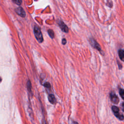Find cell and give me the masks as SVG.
<instances>
[{
	"instance_id": "obj_8",
	"label": "cell",
	"mask_w": 124,
	"mask_h": 124,
	"mask_svg": "<svg viewBox=\"0 0 124 124\" xmlns=\"http://www.w3.org/2000/svg\"><path fill=\"white\" fill-rule=\"evenodd\" d=\"M111 109H112V111L113 112V113H114V115H115V114H117V113H119V108H118V107H116V106H112V107H111Z\"/></svg>"
},
{
	"instance_id": "obj_5",
	"label": "cell",
	"mask_w": 124,
	"mask_h": 124,
	"mask_svg": "<svg viewBox=\"0 0 124 124\" xmlns=\"http://www.w3.org/2000/svg\"><path fill=\"white\" fill-rule=\"evenodd\" d=\"M110 100L114 104H118L119 102V99L118 96L114 92H111L110 94Z\"/></svg>"
},
{
	"instance_id": "obj_7",
	"label": "cell",
	"mask_w": 124,
	"mask_h": 124,
	"mask_svg": "<svg viewBox=\"0 0 124 124\" xmlns=\"http://www.w3.org/2000/svg\"><path fill=\"white\" fill-rule=\"evenodd\" d=\"M118 55L119 56L120 59L123 61H124V51L123 49H120L118 51Z\"/></svg>"
},
{
	"instance_id": "obj_12",
	"label": "cell",
	"mask_w": 124,
	"mask_h": 124,
	"mask_svg": "<svg viewBox=\"0 0 124 124\" xmlns=\"http://www.w3.org/2000/svg\"><path fill=\"white\" fill-rule=\"evenodd\" d=\"M13 1H14V2H15L16 4L20 5L22 2V0H13Z\"/></svg>"
},
{
	"instance_id": "obj_11",
	"label": "cell",
	"mask_w": 124,
	"mask_h": 124,
	"mask_svg": "<svg viewBox=\"0 0 124 124\" xmlns=\"http://www.w3.org/2000/svg\"><path fill=\"white\" fill-rule=\"evenodd\" d=\"M119 93L122 98L123 99H124V91L123 89H120L119 90Z\"/></svg>"
},
{
	"instance_id": "obj_10",
	"label": "cell",
	"mask_w": 124,
	"mask_h": 124,
	"mask_svg": "<svg viewBox=\"0 0 124 124\" xmlns=\"http://www.w3.org/2000/svg\"><path fill=\"white\" fill-rule=\"evenodd\" d=\"M27 85V89H28L29 92L31 93V82L30 80L28 81Z\"/></svg>"
},
{
	"instance_id": "obj_4",
	"label": "cell",
	"mask_w": 124,
	"mask_h": 124,
	"mask_svg": "<svg viewBox=\"0 0 124 124\" xmlns=\"http://www.w3.org/2000/svg\"><path fill=\"white\" fill-rule=\"evenodd\" d=\"M16 13L21 17H24L26 16V13L21 7H18L15 9Z\"/></svg>"
},
{
	"instance_id": "obj_16",
	"label": "cell",
	"mask_w": 124,
	"mask_h": 124,
	"mask_svg": "<svg viewBox=\"0 0 124 124\" xmlns=\"http://www.w3.org/2000/svg\"><path fill=\"white\" fill-rule=\"evenodd\" d=\"M71 124H78L77 122H73Z\"/></svg>"
},
{
	"instance_id": "obj_2",
	"label": "cell",
	"mask_w": 124,
	"mask_h": 124,
	"mask_svg": "<svg viewBox=\"0 0 124 124\" xmlns=\"http://www.w3.org/2000/svg\"><path fill=\"white\" fill-rule=\"evenodd\" d=\"M58 24L60 28H61V29L64 32H68L69 31V29L68 28V27L67 26V25H66L64 22L60 20H58L57 21Z\"/></svg>"
},
{
	"instance_id": "obj_9",
	"label": "cell",
	"mask_w": 124,
	"mask_h": 124,
	"mask_svg": "<svg viewBox=\"0 0 124 124\" xmlns=\"http://www.w3.org/2000/svg\"><path fill=\"white\" fill-rule=\"evenodd\" d=\"M47 32H48V34L49 36L52 39H53L54 37V32L53 31L52 29H48L47 30Z\"/></svg>"
},
{
	"instance_id": "obj_15",
	"label": "cell",
	"mask_w": 124,
	"mask_h": 124,
	"mask_svg": "<svg viewBox=\"0 0 124 124\" xmlns=\"http://www.w3.org/2000/svg\"><path fill=\"white\" fill-rule=\"evenodd\" d=\"M42 124H47V123H46V120H45L44 119H43L42 120Z\"/></svg>"
},
{
	"instance_id": "obj_14",
	"label": "cell",
	"mask_w": 124,
	"mask_h": 124,
	"mask_svg": "<svg viewBox=\"0 0 124 124\" xmlns=\"http://www.w3.org/2000/svg\"><path fill=\"white\" fill-rule=\"evenodd\" d=\"M62 44L63 45H65V44H66V40L65 38H63V39H62Z\"/></svg>"
},
{
	"instance_id": "obj_3",
	"label": "cell",
	"mask_w": 124,
	"mask_h": 124,
	"mask_svg": "<svg viewBox=\"0 0 124 124\" xmlns=\"http://www.w3.org/2000/svg\"><path fill=\"white\" fill-rule=\"evenodd\" d=\"M90 42L93 47L94 48L97 49L98 51H101V48L100 45L93 38H90Z\"/></svg>"
},
{
	"instance_id": "obj_13",
	"label": "cell",
	"mask_w": 124,
	"mask_h": 124,
	"mask_svg": "<svg viewBox=\"0 0 124 124\" xmlns=\"http://www.w3.org/2000/svg\"><path fill=\"white\" fill-rule=\"evenodd\" d=\"M44 86L46 88H50V84H49V82H46L44 84Z\"/></svg>"
},
{
	"instance_id": "obj_1",
	"label": "cell",
	"mask_w": 124,
	"mask_h": 124,
	"mask_svg": "<svg viewBox=\"0 0 124 124\" xmlns=\"http://www.w3.org/2000/svg\"><path fill=\"white\" fill-rule=\"evenodd\" d=\"M33 31H34L35 37L36 40H37V41L40 43H42L44 40L43 37V35L41 32V31L40 30V29L38 27V26H37V25H35L34 26L33 29Z\"/></svg>"
},
{
	"instance_id": "obj_6",
	"label": "cell",
	"mask_w": 124,
	"mask_h": 124,
	"mask_svg": "<svg viewBox=\"0 0 124 124\" xmlns=\"http://www.w3.org/2000/svg\"><path fill=\"white\" fill-rule=\"evenodd\" d=\"M48 101L49 102L52 104H55V103L56 102V99L55 98V96L52 94H49L48 96Z\"/></svg>"
}]
</instances>
